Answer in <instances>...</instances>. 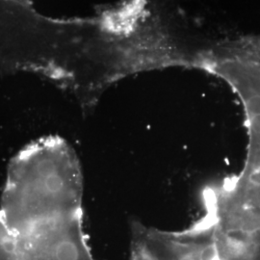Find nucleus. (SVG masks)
<instances>
[{"instance_id":"1","label":"nucleus","mask_w":260,"mask_h":260,"mask_svg":"<svg viewBox=\"0 0 260 260\" xmlns=\"http://www.w3.org/2000/svg\"><path fill=\"white\" fill-rule=\"evenodd\" d=\"M201 48L180 37L152 0H122L93 17L68 19L0 0V70L45 76L84 110L130 75L200 69Z\"/></svg>"},{"instance_id":"2","label":"nucleus","mask_w":260,"mask_h":260,"mask_svg":"<svg viewBox=\"0 0 260 260\" xmlns=\"http://www.w3.org/2000/svg\"><path fill=\"white\" fill-rule=\"evenodd\" d=\"M83 177L74 149L58 136L28 144L10 161L0 213L12 234L83 214Z\"/></svg>"},{"instance_id":"3","label":"nucleus","mask_w":260,"mask_h":260,"mask_svg":"<svg viewBox=\"0 0 260 260\" xmlns=\"http://www.w3.org/2000/svg\"><path fill=\"white\" fill-rule=\"evenodd\" d=\"M23 260H94L83 229V214L44 223L15 235Z\"/></svg>"},{"instance_id":"4","label":"nucleus","mask_w":260,"mask_h":260,"mask_svg":"<svg viewBox=\"0 0 260 260\" xmlns=\"http://www.w3.org/2000/svg\"><path fill=\"white\" fill-rule=\"evenodd\" d=\"M0 260H23L17 249L15 237L13 241L0 245Z\"/></svg>"}]
</instances>
